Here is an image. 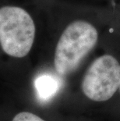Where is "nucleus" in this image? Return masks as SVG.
Returning <instances> with one entry per match:
<instances>
[{"instance_id": "nucleus-2", "label": "nucleus", "mask_w": 120, "mask_h": 121, "mask_svg": "<svg viewBox=\"0 0 120 121\" xmlns=\"http://www.w3.org/2000/svg\"><path fill=\"white\" fill-rule=\"evenodd\" d=\"M35 35L34 21L27 10L15 6L0 8V46L5 54L17 59L27 56Z\"/></svg>"}, {"instance_id": "nucleus-6", "label": "nucleus", "mask_w": 120, "mask_h": 121, "mask_svg": "<svg viewBox=\"0 0 120 121\" xmlns=\"http://www.w3.org/2000/svg\"><path fill=\"white\" fill-rule=\"evenodd\" d=\"M119 88H120V87H119Z\"/></svg>"}, {"instance_id": "nucleus-5", "label": "nucleus", "mask_w": 120, "mask_h": 121, "mask_svg": "<svg viewBox=\"0 0 120 121\" xmlns=\"http://www.w3.org/2000/svg\"><path fill=\"white\" fill-rule=\"evenodd\" d=\"M12 121H45L34 113L30 112H20L12 118Z\"/></svg>"}, {"instance_id": "nucleus-4", "label": "nucleus", "mask_w": 120, "mask_h": 121, "mask_svg": "<svg viewBox=\"0 0 120 121\" xmlns=\"http://www.w3.org/2000/svg\"><path fill=\"white\" fill-rule=\"evenodd\" d=\"M35 87L38 96L43 100H47L57 93L59 88V83L52 76L44 74L36 79Z\"/></svg>"}, {"instance_id": "nucleus-3", "label": "nucleus", "mask_w": 120, "mask_h": 121, "mask_svg": "<svg viewBox=\"0 0 120 121\" xmlns=\"http://www.w3.org/2000/svg\"><path fill=\"white\" fill-rule=\"evenodd\" d=\"M120 87V64L113 56L105 54L93 61L82 80L81 88L94 102L108 101Z\"/></svg>"}, {"instance_id": "nucleus-1", "label": "nucleus", "mask_w": 120, "mask_h": 121, "mask_svg": "<svg viewBox=\"0 0 120 121\" xmlns=\"http://www.w3.org/2000/svg\"><path fill=\"white\" fill-rule=\"evenodd\" d=\"M98 41L96 27L86 20H75L61 34L54 54L55 69L59 76H66L79 67Z\"/></svg>"}]
</instances>
